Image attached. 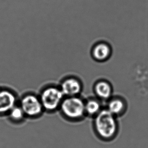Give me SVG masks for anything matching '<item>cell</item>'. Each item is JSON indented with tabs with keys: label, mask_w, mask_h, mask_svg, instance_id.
<instances>
[{
	"label": "cell",
	"mask_w": 148,
	"mask_h": 148,
	"mask_svg": "<svg viewBox=\"0 0 148 148\" xmlns=\"http://www.w3.org/2000/svg\"><path fill=\"white\" fill-rule=\"evenodd\" d=\"M93 128L95 134L101 140H113L115 138L118 132L117 117L106 108H103L94 118Z\"/></svg>",
	"instance_id": "cell-1"
},
{
	"label": "cell",
	"mask_w": 148,
	"mask_h": 148,
	"mask_svg": "<svg viewBox=\"0 0 148 148\" xmlns=\"http://www.w3.org/2000/svg\"><path fill=\"white\" fill-rule=\"evenodd\" d=\"M59 111L65 119L71 122L82 121L86 117L84 100L80 95L65 97Z\"/></svg>",
	"instance_id": "cell-2"
},
{
	"label": "cell",
	"mask_w": 148,
	"mask_h": 148,
	"mask_svg": "<svg viewBox=\"0 0 148 148\" xmlns=\"http://www.w3.org/2000/svg\"><path fill=\"white\" fill-rule=\"evenodd\" d=\"M45 112L54 113L59 110L65 96L59 86L49 85L38 95Z\"/></svg>",
	"instance_id": "cell-3"
},
{
	"label": "cell",
	"mask_w": 148,
	"mask_h": 148,
	"mask_svg": "<svg viewBox=\"0 0 148 148\" xmlns=\"http://www.w3.org/2000/svg\"><path fill=\"white\" fill-rule=\"evenodd\" d=\"M18 104L26 118L34 119L39 118L45 112L38 95L32 92L23 94L19 99Z\"/></svg>",
	"instance_id": "cell-4"
},
{
	"label": "cell",
	"mask_w": 148,
	"mask_h": 148,
	"mask_svg": "<svg viewBox=\"0 0 148 148\" xmlns=\"http://www.w3.org/2000/svg\"><path fill=\"white\" fill-rule=\"evenodd\" d=\"M18 102L17 94L13 90L10 88L0 87V116H7Z\"/></svg>",
	"instance_id": "cell-5"
},
{
	"label": "cell",
	"mask_w": 148,
	"mask_h": 148,
	"mask_svg": "<svg viewBox=\"0 0 148 148\" xmlns=\"http://www.w3.org/2000/svg\"><path fill=\"white\" fill-rule=\"evenodd\" d=\"M59 86L65 97L79 96L83 89L82 81L75 76H68L64 78Z\"/></svg>",
	"instance_id": "cell-6"
},
{
	"label": "cell",
	"mask_w": 148,
	"mask_h": 148,
	"mask_svg": "<svg viewBox=\"0 0 148 148\" xmlns=\"http://www.w3.org/2000/svg\"><path fill=\"white\" fill-rule=\"evenodd\" d=\"M93 91L95 97L102 102H107L113 96V88L112 84L105 79H100L95 83Z\"/></svg>",
	"instance_id": "cell-7"
},
{
	"label": "cell",
	"mask_w": 148,
	"mask_h": 148,
	"mask_svg": "<svg viewBox=\"0 0 148 148\" xmlns=\"http://www.w3.org/2000/svg\"><path fill=\"white\" fill-rule=\"evenodd\" d=\"M92 56L98 62H104L109 59L112 54V48L106 42H99L95 44L91 51Z\"/></svg>",
	"instance_id": "cell-8"
},
{
	"label": "cell",
	"mask_w": 148,
	"mask_h": 148,
	"mask_svg": "<svg viewBox=\"0 0 148 148\" xmlns=\"http://www.w3.org/2000/svg\"><path fill=\"white\" fill-rule=\"evenodd\" d=\"M105 108L112 115L117 117L124 113L126 109V104L121 98L113 96L106 102Z\"/></svg>",
	"instance_id": "cell-9"
},
{
	"label": "cell",
	"mask_w": 148,
	"mask_h": 148,
	"mask_svg": "<svg viewBox=\"0 0 148 148\" xmlns=\"http://www.w3.org/2000/svg\"><path fill=\"white\" fill-rule=\"evenodd\" d=\"M103 109L102 101L95 96L84 100V110L86 117L94 118Z\"/></svg>",
	"instance_id": "cell-10"
},
{
	"label": "cell",
	"mask_w": 148,
	"mask_h": 148,
	"mask_svg": "<svg viewBox=\"0 0 148 148\" xmlns=\"http://www.w3.org/2000/svg\"><path fill=\"white\" fill-rule=\"evenodd\" d=\"M7 116H8L10 122L14 124L21 123L25 121L26 118L24 112L19 104L15 106L9 112Z\"/></svg>",
	"instance_id": "cell-11"
}]
</instances>
